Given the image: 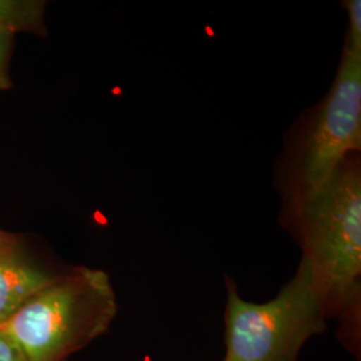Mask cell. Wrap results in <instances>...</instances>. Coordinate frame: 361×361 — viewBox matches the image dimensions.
Instances as JSON below:
<instances>
[{
	"label": "cell",
	"mask_w": 361,
	"mask_h": 361,
	"mask_svg": "<svg viewBox=\"0 0 361 361\" xmlns=\"http://www.w3.org/2000/svg\"><path fill=\"white\" fill-rule=\"evenodd\" d=\"M296 233L329 319L347 344L360 337L361 168L352 154L332 180L285 219Z\"/></svg>",
	"instance_id": "1"
},
{
	"label": "cell",
	"mask_w": 361,
	"mask_h": 361,
	"mask_svg": "<svg viewBox=\"0 0 361 361\" xmlns=\"http://www.w3.org/2000/svg\"><path fill=\"white\" fill-rule=\"evenodd\" d=\"M118 312L110 276L74 267L32 297L0 325L27 361H66L104 335Z\"/></svg>",
	"instance_id": "2"
},
{
	"label": "cell",
	"mask_w": 361,
	"mask_h": 361,
	"mask_svg": "<svg viewBox=\"0 0 361 361\" xmlns=\"http://www.w3.org/2000/svg\"><path fill=\"white\" fill-rule=\"evenodd\" d=\"M361 149V49L344 44L331 90L305 121L283 169L285 219Z\"/></svg>",
	"instance_id": "3"
},
{
	"label": "cell",
	"mask_w": 361,
	"mask_h": 361,
	"mask_svg": "<svg viewBox=\"0 0 361 361\" xmlns=\"http://www.w3.org/2000/svg\"><path fill=\"white\" fill-rule=\"evenodd\" d=\"M225 283L224 361H296L310 337L326 329L328 313L302 258L293 279L268 302L245 301L232 279Z\"/></svg>",
	"instance_id": "4"
},
{
	"label": "cell",
	"mask_w": 361,
	"mask_h": 361,
	"mask_svg": "<svg viewBox=\"0 0 361 361\" xmlns=\"http://www.w3.org/2000/svg\"><path fill=\"white\" fill-rule=\"evenodd\" d=\"M58 274L30 257L23 243L0 253V325L51 284Z\"/></svg>",
	"instance_id": "5"
},
{
	"label": "cell",
	"mask_w": 361,
	"mask_h": 361,
	"mask_svg": "<svg viewBox=\"0 0 361 361\" xmlns=\"http://www.w3.org/2000/svg\"><path fill=\"white\" fill-rule=\"evenodd\" d=\"M46 1L42 0H0V27L16 32L47 37Z\"/></svg>",
	"instance_id": "6"
},
{
	"label": "cell",
	"mask_w": 361,
	"mask_h": 361,
	"mask_svg": "<svg viewBox=\"0 0 361 361\" xmlns=\"http://www.w3.org/2000/svg\"><path fill=\"white\" fill-rule=\"evenodd\" d=\"M15 47V34L0 27V92L13 89L11 58Z\"/></svg>",
	"instance_id": "7"
},
{
	"label": "cell",
	"mask_w": 361,
	"mask_h": 361,
	"mask_svg": "<svg viewBox=\"0 0 361 361\" xmlns=\"http://www.w3.org/2000/svg\"><path fill=\"white\" fill-rule=\"evenodd\" d=\"M348 11V32L345 43L355 49H361V1L349 0L345 3Z\"/></svg>",
	"instance_id": "8"
},
{
	"label": "cell",
	"mask_w": 361,
	"mask_h": 361,
	"mask_svg": "<svg viewBox=\"0 0 361 361\" xmlns=\"http://www.w3.org/2000/svg\"><path fill=\"white\" fill-rule=\"evenodd\" d=\"M0 361H27L26 356L10 337L0 332Z\"/></svg>",
	"instance_id": "9"
},
{
	"label": "cell",
	"mask_w": 361,
	"mask_h": 361,
	"mask_svg": "<svg viewBox=\"0 0 361 361\" xmlns=\"http://www.w3.org/2000/svg\"><path fill=\"white\" fill-rule=\"evenodd\" d=\"M22 243L23 241L18 234L0 229V253H4L15 246L20 245Z\"/></svg>",
	"instance_id": "10"
}]
</instances>
